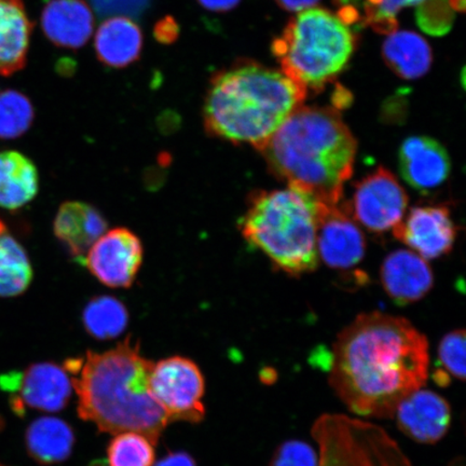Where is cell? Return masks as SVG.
I'll use <instances>...</instances> for the list:
<instances>
[{"instance_id":"obj_1","label":"cell","mask_w":466,"mask_h":466,"mask_svg":"<svg viewBox=\"0 0 466 466\" xmlns=\"http://www.w3.org/2000/svg\"><path fill=\"white\" fill-rule=\"evenodd\" d=\"M429 371L427 337L407 319L371 312L337 336L329 383L355 415L389 419L401 400L427 384Z\"/></svg>"},{"instance_id":"obj_2","label":"cell","mask_w":466,"mask_h":466,"mask_svg":"<svg viewBox=\"0 0 466 466\" xmlns=\"http://www.w3.org/2000/svg\"><path fill=\"white\" fill-rule=\"evenodd\" d=\"M81 419L102 432L142 434L156 445L170 419L150 391L154 363L142 357L137 342L127 338L106 352H87L69 362Z\"/></svg>"},{"instance_id":"obj_3","label":"cell","mask_w":466,"mask_h":466,"mask_svg":"<svg viewBox=\"0 0 466 466\" xmlns=\"http://www.w3.org/2000/svg\"><path fill=\"white\" fill-rule=\"evenodd\" d=\"M358 145L333 108L299 107L259 153L289 187L324 206H338L351 177Z\"/></svg>"},{"instance_id":"obj_4","label":"cell","mask_w":466,"mask_h":466,"mask_svg":"<svg viewBox=\"0 0 466 466\" xmlns=\"http://www.w3.org/2000/svg\"><path fill=\"white\" fill-rule=\"evenodd\" d=\"M304 86L283 72L238 62L214 75L203 105L208 136L258 151L291 114L302 106Z\"/></svg>"},{"instance_id":"obj_5","label":"cell","mask_w":466,"mask_h":466,"mask_svg":"<svg viewBox=\"0 0 466 466\" xmlns=\"http://www.w3.org/2000/svg\"><path fill=\"white\" fill-rule=\"evenodd\" d=\"M319 208L311 197L291 187L258 191L250 196L238 226L250 246L278 269L300 276L318 267Z\"/></svg>"},{"instance_id":"obj_6","label":"cell","mask_w":466,"mask_h":466,"mask_svg":"<svg viewBox=\"0 0 466 466\" xmlns=\"http://www.w3.org/2000/svg\"><path fill=\"white\" fill-rule=\"evenodd\" d=\"M357 39L341 17L325 9L300 11L272 44L282 72L319 92L346 67Z\"/></svg>"},{"instance_id":"obj_7","label":"cell","mask_w":466,"mask_h":466,"mask_svg":"<svg viewBox=\"0 0 466 466\" xmlns=\"http://www.w3.org/2000/svg\"><path fill=\"white\" fill-rule=\"evenodd\" d=\"M311 435L319 448V466H412L386 430L360 419L324 413Z\"/></svg>"},{"instance_id":"obj_8","label":"cell","mask_w":466,"mask_h":466,"mask_svg":"<svg viewBox=\"0 0 466 466\" xmlns=\"http://www.w3.org/2000/svg\"><path fill=\"white\" fill-rule=\"evenodd\" d=\"M150 391L170 421L200 422L206 415L204 378L192 360L173 357L154 365Z\"/></svg>"},{"instance_id":"obj_9","label":"cell","mask_w":466,"mask_h":466,"mask_svg":"<svg viewBox=\"0 0 466 466\" xmlns=\"http://www.w3.org/2000/svg\"><path fill=\"white\" fill-rule=\"evenodd\" d=\"M407 192L386 167L367 175L355 186L350 208H345L355 223L375 233L393 230L405 217Z\"/></svg>"},{"instance_id":"obj_10","label":"cell","mask_w":466,"mask_h":466,"mask_svg":"<svg viewBox=\"0 0 466 466\" xmlns=\"http://www.w3.org/2000/svg\"><path fill=\"white\" fill-rule=\"evenodd\" d=\"M143 258V244L136 233L115 228L93 244L83 262L93 277L106 287L129 289L141 269Z\"/></svg>"},{"instance_id":"obj_11","label":"cell","mask_w":466,"mask_h":466,"mask_svg":"<svg viewBox=\"0 0 466 466\" xmlns=\"http://www.w3.org/2000/svg\"><path fill=\"white\" fill-rule=\"evenodd\" d=\"M0 386L17 393L13 400L17 413L25 406L48 412L61 410L71 399L73 388L66 370L52 363L34 364L22 374L0 377Z\"/></svg>"},{"instance_id":"obj_12","label":"cell","mask_w":466,"mask_h":466,"mask_svg":"<svg viewBox=\"0 0 466 466\" xmlns=\"http://www.w3.org/2000/svg\"><path fill=\"white\" fill-rule=\"evenodd\" d=\"M393 235L425 260L436 259L452 249L457 226L447 207H417L395 227Z\"/></svg>"},{"instance_id":"obj_13","label":"cell","mask_w":466,"mask_h":466,"mask_svg":"<svg viewBox=\"0 0 466 466\" xmlns=\"http://www.w3.org/2000/svg\"><path fill=\"white\" fill-rule=\"evenodd\" d=\"M318 255L333 269H350L363 260L366 243L363 232L345 208L319 203Z\"/></svg>"},{"instance_id":"obj_14","label":"cell","mask_w":466,"mask_h":466,"mask_svg":"<svg viewBox=\"0 0 466 466\" xmlns=\"http://www.w3.org/2000/svg\"><path fill=\"white\" fill-rule=\"evenodd\" d=\"M394 417L408 439L432 445L444 439L451 428V406L441 395L421 388L400 400Z\"/></svg>"},{"instance_id":"obj_15","label":"cell","mask_w":466,"mask_h":466,"mask_svg":"<svg viewBox=\"0 0 466 466\" xmlns=\"http://www.w3.org/2000/svg\"><path fill=\"white\" fill-rule=\"evenodd\" d=\"M399 167L405 182L425 194L446 182L451 161L444 146L434 138L412 137L400 145Z\"/></svg>"},{"instance_id":"obj_16","label":"cell","mask_w":466,"mask_h":466,"mask_svg":"<svg viewBox=\"0 0 466 466\" xmlns=\"http://www.w3.org/2000/svg\"><path fill=\"white\" fill-rule=\"evenodd\" d=\"M380 276L387 294L400 306L421 300L434 282L427 260L407 249L390 254L383 261Z\"/></svg>"},{"instance_id":"obj_17","label":"cell","mask_w":466,"mask_h":466,"mask_svg":"<svg viewBox=\"0 0 466 466\" xmlns=\"http://www.w3.org/2000/svg\"><path fill=\"white\" fill-rule=\"evenodd\" d=\"M107 231V221L96 208L79 201L63 203L54 232L72 258L83 262L87 250Z\"/></svg>"},{"instance_id":"obj_18","label":"cell","mask_w":466,"mask_h":466,"mask_svg":"<svg viewBox=\"0 0 466 466\" xmlns=\"http://www.w3.org/2000/svg\"><path fill=\"white\" fill-rule=\"evenodd\" d=\"M44 33L52 43L78 49L95 29V15L84 0H51L42 16Z\"/></svg>"},{"instance_id":"obj_19","label":"cell","mask_w":466,"mask_h":466,"mask_svg":"<svg viewBox=\"0 0 466 466\" xmlns=\"http://www.w3.org/2000/svg\"><path fill=\"white\" fill-rule=\"evenodd\" d=\"M32 28L22 0H0V75L25 66Z\"/></svg>"},{"instance_id":"obj_20","label":"cell","mask_w":466,"mask_h":466,"mask_svg":"<svg viewBox=\"0 0 466 466\" xmlns=\"http://www.w3.org/2000/svg\"><path fill=\"white\" fill-rule=\"evenodd\" d=\"M143 48V33L127 16H110L98 27L96 51L98 60L109 67L122 68L136 62Z\"/></svg>"},{"instance_id":"obj_21","label":"cell","mask_w":466,"mask_h":466,"mask_svg":"<svg viewBox=\"0 0 466 466\" xmlns=\"http://www.w3.org/2000/svg\"><path fill=\"white\" fill-rule=\"evenodd\" d=\"M39 190L36 166L19 151L0 153V207L15 211L35 199Z\"/></svg>"},{"instance_id":"obj_22","label":"cell","mask_w":466,"mask_h":466,"mask_svg":"<svg viewBox=\"0 0 466 466\" xmlns=\"http://www.w3.org/2000/svg\"><path fill=\"white\" fill-rule=\"evenodd\" d=\"M382 56L389 67L404 79L422 77L432 64V50L427 40L408 31L390 34Z\"/></svg>"},{"instance_id":"obj_23","label":"cell","mask_w":466,"mask_h":466,"mask_svg":"<svg viewBox=\"0 0 466 466\" xmlns=\"http://www.w3.org/2000/svg\"><path fill=\"white\" fill-rule=\"evenodd\" d=\"M73 445V431L60 419L39 418L27 429L28 453L40 464L50 465L64 461L71 454Z\"/></svg>"},{"instance_id":"obj_24","label":"cell","mask_w":466,"mask_h":466,"mask_svg":"<svg viewBox=\"0 0 466 466\" xmlns=\"http://www.w3.org/2000/svg\"><path fill=\"white\" fill-rule=\"evenodd\" d=\"M33 279L25 249L7 231L0 233V297L19 296Z\"/></svg>"},{"instance_id":"obj_25","label":"cell","mask_w":466,"mask_h":466,"mask_svg":"<svg viewBox=\"0 0 466 466\" xmlns=\"http://www.w3.org/2000/svg\"><path fill=\"white\" fill-rule=\"evenodd\" d=\"M129 322V314L119 300L112 297H97L90 301L84 313L87 333L97 339L118 337Z\"/></svg>"},{"instance_id":"obj_26","label":"cell","mask_w":466,"mask_h":466,"mask_svg":"<svg viewBox=\"0 0 466 466\" xmlns=\"http://www.w3.org/2000/svg\"><path fill=\"white\" fill-rule=\"evenodd\" d=\"M33 121V105L25 96L13 90L0 93V138L20 137Z\"/></svg>"},{"instance_id":"obj_27","label":"cell","mask_w":466,"mask_h":466,"mask_svg":"<svg viewBox=\"0 0 466 466\" xmlns=\"http://www.w3.org/2000/svg\"><path fill=\"white\" fill-rule=\"evenodd\" d=\"M154 445L142 434L124 432L116 434L108 447L110 466H153Z\"/></svg>"},{"instance_id":"obj_28","label":"cell","mask_w":466,"mask_h":466,"mask_svg":"<svg viewBox=\"0 0 466 466\" xmlns=\"http://www.w3.org/2000/svg\"><path fill=\"white\" fill-rule=\"evenodd\" d=\"M465 330L451 331L440 342L437 357L441 369L451 378L465 380Z\"/></svg>"},{"instance_id":"obj_29","label":"cell","mask_w":466,"mask_h":466,"mask_svg":"<svg viewBox=\"0 0 466 466\" xmlns=\"http://www.w3.org/2000/svg\"><path fill=\"white\" fill-rule=\"evenodd\" d=\"M424 0H367L366 20L378 33H394L399 11L410 5H418Z\"/></svg>"},{"instance_id":"obj_30","label":"cell","mask_w":466,"mask_h":466,"mask_svg":"<svg viewBox=\"0 0 466 466\" xmlns=\"http://www.w3.org/2000/svg\"><path fill=\"white\" fill-rule=\"evenodd\" d=\"M417 22L425 33L442 36L450 32L453 22V9L450 0H424L418 5Z\"/></svg>"},{"instance_id":"obj_31","label":"cell","mask_w":466,"mask_h":466,"mask_svg":"<svg viewBox=\"0 0 466 466\" xmlns=\"http://www.w3.org/2000/svg\"><path fill=\"white\" fill-rule=\"evenodd\" d=\"M269 466H319V456L308 442L289 440L278 446Z\"/></svg>"},{"instance_id":"obj_32","label":"cell","mask_w":466,"mask_h":466,"mask_svg":"<svg viewBox=\"0 0 466 466\" xmlns=\"http://www.w3.org/2000/svg\"><path fill=\"white\" fill-rule=\"evenodd\" d=\"M149 0H92L97 13L102 15H137L147 7Z\"/></svg>"},{"instance_id":"obj_33","label":"cell","mask_w":466,"mask_h":466,"mask_svg":"<svg viewBox=\"0 0 466 466\" xmlns=\"http://www.w3.org/2000/svg\"><path fill=\"white\" fill-rule=\"evenodd\" d=\"M155 37L161 44H173L179 35L177 22L171 16L160 20L155 26Z\"/></svg>"},{"instance_id":"obj_34","label":"cell","mask_w":466,"mask_h":466,"mask_svg":"<svg viewBox=\"0 0 466 466\" xmlns=\"http://www.w3.org/2000/svg\"><path fill=\"white\" fill-rule=\"evenodd\" d=\"M203 8L215 13H225L236 8L241 0H198Z\"/></svg>"},{"instance_id":"obj_35","label":"cell","mask_w":466,"mask_h":466,"mask_svg":"<svg viewBox=\"0 0 466 466\" xmlns=\"http://www.w3.org/2000/svg\"><path fill=\"white\" fill-rule=\"evenodd\" d=\"M156 466H196L194 460L184 452L172 453Z\"/></svg>"},{"instance_id":"obj_36","label":"cell","mask_w":466,"mask_h":466,"mask_svg":"<svg viewBox=\"0 0 466 466\" xmlns=\"http://www.w3.org/2000/svg\"><path fill=\"white\" fill-rule=\"evenodd\" d=\"M279 7L289 11H304L311 9L319 0H276Z\"/></svg>"},{"instance_id":"obj_37","label":"cell","mask_w":466,"mask_h":466,"mask_svg":"<svg viewBox=\"0 0 466 466\" xmlns=\"http://www.w3.org/2000/svg\"><path fill=\"white\" fill-rule=\"evenodd\" d=\"M433 379L434 381L439 384L440 387L446 388L450 386L451 382V377L448 374H446L445 371H442L441 370H436L433 372Z\"/></svg>"},{"instance_id":"obj_38","label":"cell","mask_w":466,"mask_h":466,"mask_svg":"<svg viewBox=\"0 0 466 466\" xmlns=\"http://www.w3.org/2000/svg\"><path fill=\"white\" fill-rule=\"evenodd\" d=\"M450 466H464V460L462 458L456 459Z\"/></svg>"},{"instance_id":"obj_39","label":"cell","mask_w":466,"mask_h":466,"mask_svg":"<svg viewBox=\"0 0 466 466\" xmlns=\"http://www.w3.org/2000/svg\"><path fill=\"white\" fill-rule=\"evenodd\" d=\"M7 227H5V225L4 224V221L2 219H0V233L4 232V231H7Z\"/></svg>"},{"instance_id":"obj_40","label":"cell","mask_w":466,"mask_h":466,"mask_svg":"<svg viewBox=\"0 0 466 466\" xmlns=\"http://www.w3.org/2000/svg\"><path fill=\"white\" fill-rule=\"evenodd\" d=\"M0 466H5V465H4V464L0 463Z\"/></svg>"}]
</instances>
